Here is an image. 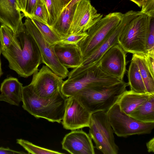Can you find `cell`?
<instances>
[{"mask_svg": "<svg viewBox=\"0 0 154 154\" xmlns=\"http://www.w3.org/2000/svg\"><path fill=\"white\" fill-rule=\"evenodd\" d=\"M2 54L8 61L9 68L23 78L38 71L42 63L37 45L23 23L15 33L10 46Z\"/></svg>", "mask_w": 154, "mask_h": 154, "instance_id": "cell-1", "label": "cell"}, {"mask_svg": "<svg viewBox=\"0 0 154 154\" xmlns=\"http://www.w3.org/2000/svg\"><path fill=\"white\" fill-rule=\"evenodd\" d=\"M68 98L61 91L50 98L39 97L29 84L23 87L22 107L36 118L60 123L63 118Z\"/></svg>", "mask_w": 154, "mask_h": 154, "instance_id": "cell-2", "label": "cell"}, {"mask_svg": "<svg viewBox=\"0 0 154 154\" xmlns=\"http://www.w3.org/2000/svg\"><path fill=\"white\" fill-rule=\"evenodd\" d=\"M128 86V83L123 81L108 87L86 88L74 96L90 113L107 112L118 102Z\"/></svg>", "mask_w": 154, "mask_h": 154, "instance_id": "cell-3", "label": "cell"}, {"mask_svg": "<svg viewBox=\"0 0 154 154\" xmlns=\"http://www.w3.org/2000/svg\"><path fill=\"white\" fill-rule=\"evenodd\" d=\"M140 11L125 26L118 39L119 44L127 53L144 55L152 18Z\"/></svg>", "mask_w": 154, "mask_h": 154, "instance_id": "cell-4", "label": "cell"}, {"mask_svg": "<svg viewBox=\"0 0 154 154\" xmlns=\"http://www.w3.org/2000/svg\"><path fill=\"white\" fill-rule=\"evenodd\" d=\"M122 81L106 74L97 65L63 81L61 91L69 97L86 88L108 87Z\"/></svg>", "mask_w": 154, "mask_h": 154, "instance_id": "cell-5", "label": "cell"}, {"mask_svg": "<svg viewBox=\"0 0 154 154\" xmlns=\"http://www.w3.org/2000/svg\"><path fill=\"white\" fill-rule=\"evenodd\" d=\"M88 127L89 134L96 148L103 154L118 153L119 148L115 141L107 112L98 111L91 113Z\"/></svg>", "mask_w": 154, "mask_h": 154, "instance_id": "cell-6", "label": "cell"}, {"mask_svg": "<svg viewBox=\"0 0 154 154\" xmlns=\"http://www.w3.org/2000/svg\"><path fill=\"white\" fill-rule=\"evenodd\" d=\"M130 11L124 14L119 24L108 34L104 40L91 53L82 59L81 64L73 69L68 75V78L80 74L89 68L98 65L102 56L111 47L118 44V39L126 25L139 13Z\"/></svg>", "mask_w": 154, "mask_h": 154, "instance_id": "cell-7", "label": "cell"}, {"mask_svg": "<svg viewBox=\"0 0 154 154\" xmlns=\"http://www.w3.org/2000/svg\"><path fill=\"white\" fill-rule=\"evenodd\" d=\"M123 14L120 12L110 13L88 30L87 36L77 45L81 53L82 59L104 40L111 30L119 24Z\"/></svg>", "mask_w": 154, "mask_h": 154, "instance_id": "cell-8", "label": "cell"}, {"mask_svg": "<svg viewBox=\"0 0 154 154\" xmlns=\"http://www.w3.org/2000/svg\"><path fill=\"white\" fill-rule=\"evenodd\" d=\"M107 114L114 133L119 137L149 134L154 128V122H140L122 111L117 103L109 109Z\"/></svg>", "mask_w": 154, "mask_h": 154, "instance_id": "cell-9", "label": "cell"}, {"mask_svg": "<svg viewBox=\"0 0 154 154\" xmlns=\"http://www.w3.org/2000/svg\"><path fill=\"white\" fill-rule=\"evenodd\" d=\"M23 24L37 45L41 55L42 63L63 79L67 77L69 72L58 60L55 52L54 46L51 45L46 40L30 18L27 17Z\"/></svg>", "mask_w": 154, "mask_h": 154, "instance_id": "cell-10", "label": "cell"}, {"mask_svg": "<svg viewBox=\"0 0 154 154\" xmlns=\"http://www.w3.org/2000/svg\"><path fill=\"white\" fill-rule=\"evenodd\" d=\"M63 79L48 66L43 65L33 74L30 84L35 93L39 97L50 98L61 91Z\"/></svg>", "mask_w": 154, "mask_h": 154, "instance_id": "cell-11", "label": "cell"}, {"mask_svg": "<svg viewBox=\"0 0 154 154\" xmlns=\"http://www.w3.org/2000/svg\"><path fill=\"white\" fill-rule=\"evenodd\" d=\"M126 53L119 44H116L104 54L98 65L106 74L123 81L126 71Z\"/></svg>", "mask_w": 154, "mask_h": 154, "instance_id": "cell-12", "label": "cell"}, {"mask_svg": "<svg viewBox=\"0 0 154 154\" xmlns=\"http://www.w3.org/2000/svg\"><path fill=\"white\" fill-rule=\"evenodd\" d=\"M89 0H81L77 3L69 34L86 32L103 17Z\"/></svg>", "mask_w": 154, "mask_h": 154, "instance_id": "cell-13", "label": "cell"}, {"mask_svg": "<svg viewBox=\"0 0 154 154\" xmlns=\"http://www.w3.org/2000/svg\"><path fill=\"white\" fill-rule=\"evenodd\" d=\"M91 114L75 96L68 97L61 122L63 127L71 131L88 127Z\"/></svg>", "mask_w": 154, "mask_h": 154, "instance_id": "cell-14", "label": "cell"}, {"mask_svg": "<svg viewBox=\"0 0 154 154\" xmlns=\"http://www.w3.org/2000/svg\"><path fill=\"white\" fill-rule=\"evenodd\" d=\"M62 148L72 154H94V147L89 134L75 130L66 134L61 142Z\"/></svg>", "mask_w": 154, "mask_h": 154, "instance_id": "cell-15", "label": "cell"}, {"mask_svg": "<svg viewBox=\"0 0 154 154\" xmlns=\"http://www.w3.org/2000/svg\"><path fill=\"white\" fill-rule=\"evenodd\" d=\"M17 0H0V23L16 32L23 23Z\"/></svg>", "mask_w": 154, "mask_h": 154, "instance_id": "cell-16", "label": "cell"}, {"mask_svg": "<svg viewBox=\"0 0 154 154\" xmlns=\"http://www.w3.org/2000/svg\"><path fill=\"white\" fill-rule=\"evenodd\" d=\"M54 50L60 63L67 69L76 68L82 62V56L77 45L58 44L54 46Z\"/></svg>", "mask_w": 154, "mask_h": 154, "instance_id": "cell-17", "label": "cell"}, {"mask_svg": "<svg viewBox=\"0 0 154 154\" xmlns=\"http://www.w3.org/2000/svg\"><path fill=\"white\" fill-rule=\"evenodd\" d=\"M23 84L15 78L5 79L1 84L0 101L18 106L22 101Z\"/></svg>", "mask_w": 154, "mask_h": 154, "instance_id": "cell-18", "label": "cell"}, {"mask_svg": "<svg viewBox=\"0 0 154 154\" xmlns=\"http://www.w3.org/2000/svg\"><path fill=\"white\" fill-rule=\"evenodd\" d=\"M152 94L148 93H137L126 90L117 103L122 111L128 115L135 108L147 100Z\"/></svg>", "mask_w": 154, "mask_h": 154, "instance_id": "cell-19", "label": "cell"}, {"mask_svg": "<svg viewBox=\"0 0 154 154\" xmlns=\"http://www.w3.org/2000/svg\"><path fill=\"white\" fill-rule=\"evenodd\" d=\"M76 4L72 6L63 7L56 20L50 26L61 37L69 34Z\"/></svg>", "mask_w": 154, "mask_h": 154, "instance_id": "cell-20", "label": "cell"}, {"mask_svg": "<svg viewBox=\"0 0 154 154\" xmlns=\"http://www.w3.org/2000/svg\"><path fill=\"white\" fill-rule=\"evenodd\" d=\"M128 115L140 122H154V94Z\"/></svg>", "mask_w": 154, "mask_h": 154, "instance_id": "cell-21", "label": "cell"}, {"mask_svg": "<svg viewBox=\"0 0 154 154\" xmlns=\"http://www.w3.org/2000/svg\"><path fill=\"white\" fill-rule=\"evenodd\" d=\"M131 60L137 65L143 80L147 92L154 94V76L146 64L144 55L133 54Z\"/></svg>", "mask_w": 154, "mask_h": 154, "instance_id": "cell-22", "label": "cell"}, {"mask_svg": "<svg viewBox=\"0 0 154 154\" xmlns=\"http://www.w3.org/2000/svg\"><path fill=\"white\" fill-rule=\"evenodd\" d=\"M128 77L131 90L137 93L147 92L138 67L132 60L128 70Z\"/></svg>", "mask_w": 154, "mask_h": 154, "instance_id": "cell-23", "label": "cell"}, {"mask_svg": "<svg viewBox=\"0 0 154 154\" xmlns=\"http://www.w3.org/2000/svg\"><path fill=\"white\" fill-rule=\"evenodd\" d=\"M43 36L51 45L58 44L61 37L47 25L34 18H30Z\"/></svg>", "mask_w": 154, "mask_h": 154, "instance_id": "cell-24", "label": "cell"}, {"mask_svg": "<svg viewBox=\"0 0 154 154\" xmlns=\"http://www.w3.org/2000/svg\"><path fill=\"white\" fill-rule=\"evenodd\" d=\"M49 15V26L50 27L56 20L64 6L62 0H43Z\"/></svg>", "mask_w": 154, "mask_h": 154, "instance_id": "cell-25", "label": "cell"}, {"mask_svg": "<svg viewBox=\"0 0 154 154\" xmlns=\"http://www.w3.org/2000/svg\"><path fill=\"white\" fill-rule=\"evenodd\" d=\"M17 143L22 146L29 154H62L63 153L44 148L21 139H17Z\"/></svg>", "mask_w": 154, "mask_h": 154, "instance_id": "cell-26", "label": "cell"}, {"mask_svg": "<svg viewBox=\"0 0 154 154\" xmlns=\"http://www.w3.org/2000/svg\"><path fill=\"white\" fill-rule=\"evenodd\" d=\"M15 32L6 25L2 24L0 26V43L2 51L8 48L11 44Z\"/></svg>", "mask_w": 154, "mask_h": 154, "instance_id": "cell-27", "label": "cell"}, {"mask_svg": "<svg viewBox=\"0 0 154 154\" xmlns=\"http://www.w3.org/2000/svg\"><path fill=\"white\" fill-rule=\"evenodd\" d=\"M30 18L35 19L49 26V15L43 0L39 2L33 15Z\"/></svg>", "mask_w": 154, "mask_h": 154, "instance_id": "cell-28", "label": "cell"}, {"mask_svg": "<svg viewBox=\"0 0 154 154\" xmlns=\"http://www.w3.org/2000/svg\"><path fill=\"white\" fill-rule=\"evenodd\" d=\"M41 0H20L19 8L24 16L30 18L33 15L37 5Z\"/></svg>", "mask_w": 154, "mask_h": 154, "instance_id": "cell-29", "label": "cell"}, {"mask_svg": "<svg viewBox=\"0 0 154 154\" xmlns=\"http://www.w3.org/2000/svg\"><path fill=\"white\" fill-rule=\"evenodd\" d=\"M87 35L86 32L69 34L66 36L61 37L60 40L58 44L77 45V44Z\"/></svg>", "mask_w": 154, "mask_h": 154, "instance_id": "cell-30", "label": "cell"}, {"mask_svg": "<svg viewBox=\"0 0 154 154\" xmlns=\"http://www.w3.org/2000/svg\"><path fill=\"white\" fill-rule=\"evenodd\" d=\"M152 18L146 44V53H154V20Z\"/></svg>", "mask_w": 154, "mask_h": 154, "instance_id": "cell-31", "label": "cell"}, {"mask_svg": "<svg viewBox=\"0 0 154 154\" xmlns=\"http://www.w3.org/2000/svg\"><path fill=\"white\" fill-rule=\"evenodd\" d=\"M141 11L154 17V0H142Z\"/></svg>", "mask_w": 154, "mask_h": 154, "instance_id": "cell-32", "label": "cell"}, {"mask_svg": "<svg viewBox=\"0 0 154 154\" xmlns=\"http://www.w3.org/2000/svg\"><path fill=\"white\" fill-rule=\"evenodd\" d=\"M144 56L147 67L154 76V53H146Z\"/></svg>", "mask_w": 154, "mask_h": 154, "instance_id": "cell-33", "label": "cell"}, {"mask_svg": "<svg viewBox=\"0 0 154 154\" xmlns=\"http://www.w3.org/2000/svg\"><path fill=\"white\" fill-rule=\"evenodd\" d=\"M26 153L21 151H18L11 149L9 148L0 147V154H26Z\"/></svg>", "mask_w": 154, "mask_h": 154, "instance_id": "cell-34", "label": "cell"}, {"mask_svg": "<svg viewBox=\"0 0 154 154\" xmlns=\"http://www.w3.org/2000/svg\"><path fill=\"white\" fill-rule=\"evenodd\" d=\"M146 146L149 152H154V137H153L146 143Z\"/></svg>", "mask_w": 154, "mask_h": 154, "instance_id": "cell-35", "label": "cell"}, {"mask_svg": "<svg viewBox=\"0 0 154 154\" xmlns=\"http://www.w3.org/2000/svg\"><path fill=\"white\" fill-rule=\"evenodd\" d=\"M81 0H72L65 7L72 6Z\"/></svg>", "mask_w": 154, "mask_h": 154, "instance_id": "cell-36", "label": "cell"}, {"mask_svg": "<svg viewBox=\"0 0 154 154\" xmlns=\"http://www.w3.org/2000/svg\"><path fill=\"white\" fill-rule=\"evenodd\" d=\"M133 2L140 7H141L142 6V0H130Z\"/></svg>", "mask_w": 154, "mask_h": 154, "instance_id": "cell-37", "label": "cell"}, {"mask_svg": "<svg viewBox=\"0 0 154 154\" xmlns=\"http://www.w3.org/2000/svg\"><path fill=\"white\" fill-rule=\"evenodd\" d=\"M64 7H65L72 0H62Z\"/></svg>", "mask_w": 154, "mask_h": 154, "instance_id": "cell-38", "label": "cell"}, {"mask_svg": "<svg viewBox=\"0 0 154 154\" xmlns=\"http://www.w3.org/2000/svg\"><path fill=\"white\" fill-rule=\"evenodd\" d=\"M1 53H0V78L1 75L3 74V72L2 71V66H1Z\"/></svg>", "mask_w": 154, "mask_h": 154, "instance_id": "cell-39", "label": "cell"}, {"mask_svg": "<svg viewBox=\"0 0 154 154\" xmlns=\"http://www.w3.org/2000/svg\"><path fill=\"white\" fill-rule=\"evenodd\" d=\"M17 0V3H18V8H19V5H20V0Z\"/></svg>", "mask_w": 154, "mask_h": 154, "instance_id": "cell-40", "label": "cell"}, {"mask_svg": "<svg viewBox=\"0 0 154 154\" xmlns=\"http://www.w3.org/2000/svg\"><path fill=\"white\" fill-rule=\"evenodd\" d=\"M2 52V46H1L0 43V53L1 54Z\"/></svg>", "mask_w": 154, "mask_h": 154, "instance_id": "cell-41", "label": "cell"}]
</instances>
